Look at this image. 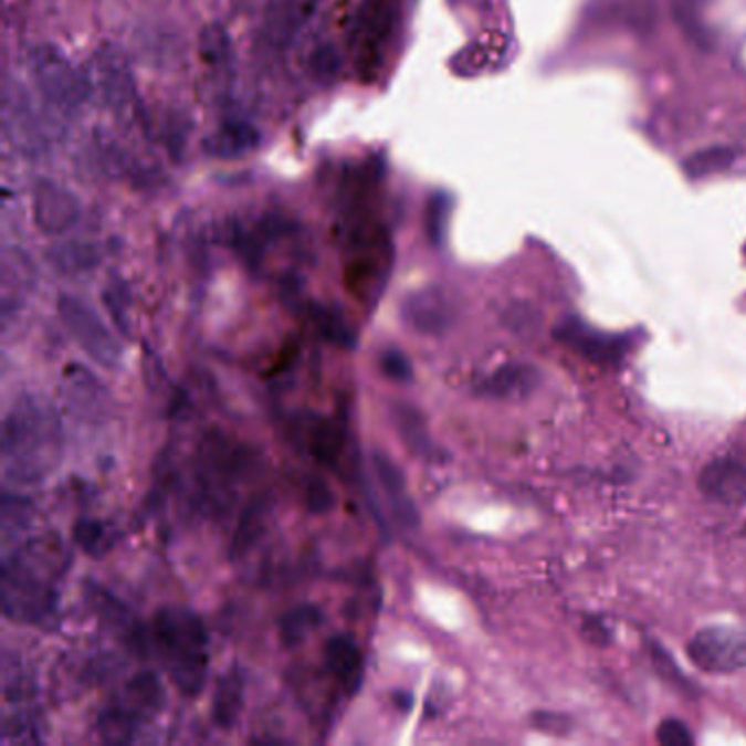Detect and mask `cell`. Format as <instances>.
Segmentation results:
<instances>
[{
    "label": "cell",
    "mask_w": 746,
    "mask_h": 746,
    "mask_svg": "<svg viewBox=\"0 0 746 746\" xmlns=\"http://www.w3.org/2000/svg\"><path fill=\"white\" fill-rule=\"evenodd\" d=\"M71 551L57 534L38 536L4 554L0 571L2 613L22 624H46L57 613V580Z\"/></svg>",
    "instance_id": "cell-1"
},
{
    "label": "cell",
    "mask_w": 746,
    "mask_h": 746,
    "mask_svg": "<svg viewBox=\"0 0 746 746\" xmlns=\"http://www.w3.org/2000/svg\"><path fill=\"white\" fill-rule=\"evenodd\" d=\"M2 477L15 486L42 484L62 460V423L40 397H20L2 421Z\"/></svg>",
    "instance_id": "cell-2"
},
{
    "label": "cell",
    "mask_w": 746,
    "mask_h": 746,
    "mask_svg": "<svg viewBox=\"0 0 746 746\" xmlns=\"http://www.w3.org/2000/svg\"><path fill=\"white\" fill-rule=\"evenodd\" d=\"M342 254L348 292L359 303L375 307L388 285L395 261L388 228L372 214L350 209L342 234Z\"/></svg>",
    "instance_id": "cell-3"
},
{
    "label": "cell",
    "mask_w": 746,
    "mask_h": 746,
    "mask_svg": "<svg viewBox=\"0 0 746 746\" xmlns=\"http://www.w3.org/2000/svg\"><path fill=\"white\" fill-rule=\"evenodd\" d=\"M154 643L171 683L198 696L209 676V635L202 620L185 607H165L154 618Z\"/></svg>",
    "instance_id": "cell-4"
},
{
    "label": "cell",
    "mask_w": 746,
    "mask_h": 746,
    "mask_svg": "<svg viewBox=\"0 0 746 746\" xmlns=\"http://www.w3.org/2000/svg\"><path fill=\"white\" fill-rule=\"evenodd\" d=\"M397 22L399 0H364L355 9L348 29V49L353 66L364 82H372L379 75Z\"/></svg>",
    "instance_id": "cell-5"
},
{
    "label": "cell",
    "mask_w": 746,
    "mask_h": 746,
    "mask_svg": "<svg viewBox=\"0 0 746 746\" xmlns=\"http://www.w3.org/2000/svg\"><path fill=\"white\" fill-rule=\"evenodd\" d=\"M29 69L40 95L60 112L73 114L86 104L91 84L57 46H35L29 55Z\"/></svg>",
    "instance_id": "cell-6"
},
{
    "label": "cell",
    "mask_w": 746,
    "mask_h": 746,
    "mask_svg": "<svg viewBox=\"0 0 746 746\" xmlns=\"http://www.w3.org/2000/svg\"><path fill=\"white\" fill-rule=\"evenodd\" d=\"M57 309L73 339L93 361L112 370L118 368L123 355L118 339L109 333L106 322L102 321V316L91 305H86L77 296L64 294L60 296Z\"/></svg>",
    "instance_id": "cell-7"
},
{
    "label": "cell",
    "mask_w": 746,
    "mask_h": 746,
    "mask_svg": "<svg viewBox=\"0 0 746 746\" xmlns=\"http://www.w3.org/2000/svg\"><path fill=\"white\" fill-rule=\"evenodd\" d=\"M97 86L102 88L104 102L120 120H140L143 102L136 91V82L127 57L114 44H106L95 53L93 62Z\"/></svg>",
    "instance_id": "cell-8"
},
{
    "label": "cell",
    "mask_w": 746,
    "mask_h": 746,
    "mask_svg": "<svg viewBox=\"0 0 746 746\" xmlns=\"http://www.w3.org/2000/svg\"><path fill=\"white\" fill-rule=\"evenodd\" d=\"M696 668L712 674H729L746 668V633L734 629H705L687 643Z\"/></svg>",
    "instance_id": "cell-9"
},
{
    "label": "cell",
    "mask_w": 746,
    "mask_h": 746,
    "mask_svg": "<svg viewBox=\"0 0 746 746\" xmlns=\"http://www.w3.org/2000/svg\"><path fill=\"white\" fill-rule=\"evenodd\" d=\"M556 339H560L565 346L574 348L578 355H582L591 364L600 366H620L631 350V339L624 335H611L591 328L578 318L560 322L554 330Z\"/></svg>",
    "instance_id": "cell-10"
},
{
    "label": "cell",
    "mask_w": 746,
    "mask_h": 746,
    "mask_svg": "<svg viewBox=\"0 0 746 746\" xmlns=\"http://www.w3.org/2000/svg\"><path fill=\"white\" fill-rule=\"evenodd\" d=\"M82 214V204L75 193L64 189L57 182L42 180L33 189V217L38 228L49 234L57 237L71 230Z\"/></svg>",
    "instance_id": "cell-11"
},
{
    "label": "cell",
    "mask_w": 746,
    "mask_h": 746,
    "mask_svg": "<svg viewBox=\"0 0 746 746\" xmlns=\"http://www.w3.org/2000/svg\"><path fill=\"white\" fill-rule=\"evenodd\" d=\"M401 321L421 335H442L455 321V309L442 290L427 287L406 296Z\"/></svg>",
    "instance_id": "cell-12"
},
{
    "label": "cell",
    "mask_w": 746,
    "mask_h": 746,
    "mask_svg": "<svg viewBox=\"0 0 746 746\" xmlns=\"http://www.w3.org/2000/svg\"><path fill=\"white\" fill-rule=\"evenodd\" d=\"M372 469L375 477L379 482V488L386 497V504L392 513V517L403 526V528H417L421 524L419 508L410 495L408 482L399 464L383 451L375 449L372 451Z\"/></svg>",
    "instance_id": "cell-13"
},
{
    "label": "cell",
    "mask_w": 746,
    "mask_h": 746,
    "mask_svg": "<svg viewBox=\"0 0 746 746\" xmlns=\"http://www.w3.org/2000/svg\"><path fill=\"white\" fill-rule=\"evenodd\" d=\"M698 491L705 500L723 506L746 502V464L736 458H718L705 464L698 475Z\"/></svg>",
    "instance_id": "cell-14"
},
{
    "label": "cell",
    "mask_w": 746,
    "mask_h": 746,
    "mask_svg": "<svg viewBox=\"0 0 746 746\" xmlns=\"http://www.w3.org/2000/svg\"><path fill=\"white\" fill-rule=\"evenodd\" d=\"M321 0H272L263 22V38L274 49H285L305 29Z\"/></svg>",
    "instance_id": "cell-15"
},
{
    "label": "cell",
    "mask_w": 746,
    "mask_h": 746,
    "mask_svg": "<svg viewBox=\"0 0 746 746\" xmlns=\"http://www.w3.org/2000/svg\"><path fill=\"white\" fill-rule=\"evenodd\" d=\"M324 665L346 696H355L364 683V654L348 635H335L324 645Z\"/></svg>",
    "instance_id": "cell-16"
},
{
    "label": "cell",
    "mask_w": 746,
    "mask_h": 746,
    "mask_svg": "<svg viewBox=\"0 0 746 746\" xmlns=\"http://www.w3.org/2000/svg\"><path fill=\"white\" fill-rule=\"evenodd\" d=\"M4 127L15 149L24 154L35 156L46 147V134L42 129V123L38 114H33V109L29 107V102L24 99L22 93L7 91Z\"/></svg>",
    "instance_id": "cell-17"
},
{
    "label": "cell",
    "mask_w": 746,
    "mask_h": 746,
    "mask_svg": "<svg viewBox=\"0 0 746 746\" xmlns=\"http://www.w3.org/2000/svg\"><path fill=\"white\" fill-rule=\"evenodd\" d=\"M261 145L259 129L245 118H228L204 140V151L219 160H234Z\"/></svg>",
    "instance_id": "cell-18"
},
{
    "label": "cell",
    "mask_w": 746,
    "mask_h": 746,
    "mask_svg": "<svg viewBox=\"0 0 746 746\" xmlns=\"http://www.w3.org/2000/svg\"><path fill=\"white\" fill-rule=\"evenodd\" d=\"M305 444L316 462H321L326 469H337L344 455L346 435L344 429L330 419L312 417L307 425L303 427Z\"/></svg>",
    "instance_id": "cell-19"
},
{
    "label": "cell",
    "mask_w": 746,
    "mask_h": 746,
    "mask_svg": "<svg viewBox=\"0 0 746 746\" xmlns=\"http://www.w3.org/2000/svg\"><path fill=\"white\" fill-rule=\"evenodd\" d=\"M390 417H392V425L397 429L401 442L408 446L410 453H414L421 460H438V446L433 444L429 429H427L425 417L408 406V403H395L390 408Z\"/></svg>",
    "instance_id": "cell-20"
},
{
    "label": "cell",
    "mask_w": 746,
    "mask_h": 746,
    "mask_svg": "<svg viewBox=\"0 0 746 746\" xmlns=\"http://www.w3.org/2000/svg\"><path fill=\"white\" fill-rule=\"evenodd\" d=\"M35 272L27 254L20 250H7L2 259V316L9 321V314L18 309V303L33 290Z\"/></svg>",
    "instance_id": "cell-21"
},
{
    "label": "cell",
    "mask_w": 746,
    "mask_h": 746,
    "mask_svg": "<svg viewBox=\"0 0 746 746\" xmlns=\"http://www.w3.org/2000/svg\"><path fill=\"white\" fill-rule=\"evenodd\" d=\"M538 381V372L528 364H506L491 372L482 383L480 392L493 399H508V397H524L530 395Z\"/></svg>",
    "instance_id": "cell-22"
},
{
    "label": "cell",
    "mask_w": 746,
    "mask_h": 746,
    "mask_svg": "<svg viewBox=\"0 0 746 746\" xmlns=\"http://www.w3.org/2000/svg\"><path fill=\"white\" fill-rule=\"evenodd\" d=\"M123 703L138 721L156 716L165 707V690L154 672H140L125 683Z\"/></svg>",
    "instance_id": "cell-23"
},
{
    "label": "cell",
    "mask_w": 746,
    "mask_h": 746,
    "mask_svg": "<svg viewBox=\"0 0 746 746\" xmlns=\"http://www.w3.org/2000/svg\"><path fill=\"white\" fill-rule=\"evenodd\" d=\"M245 681L241 670L234 665L223 672L213 694V721L219 729H232L243 710Z\"/></svg>",
    "instance_id": "cell-24"
},
{
    "label": "cell",
    "mask_w": 746,
    "mask_h": 746,
    "mask_svg": "<svg viewBox=\"0 0 746 746\" xmlns=\"http://www.w3.org/2000/svg\"><path fill=\"white\" fill-rule=\"evenodd\" d=\"M86 598L91 600L95 613L102 618V622H106L107 627L118 633L120 638L129 643L140 635L138 624L134 622L132 613L107 591L104 587L97 585H86Z\"/></svg>",
    "instance_id": "cell-25"
},
{
    "label": "cell",
    "mask_w": 746,
    "mask_h": 746,
    "mask_svg": "<svg viewBox=\"0 0 746 746\" xmlns=\"http://www.w3.org/2000/svg\"><path fill=\"white\" fill-rule=\"evenodd\" d=\"M66 383L71 403L84 417L99 414L106 408V388L97 381L95 375L84 370L82 366H71L66 370Z\"/></svg>",
    "instance_id": "cell-26"
},
{
    "label": "cell",
    "mask_w": 746,
    "mask_h": 746,
    "mask_svg": "<svg viewBox=\"0 0 746 746\" xmlns=\"http://www.w3.org/2000/svg\"><path fill=\"white\" fill-rule=\"evenodd\" d=\"M322 609L318 605H298L290 609L281 622H279V633L285 645H296L307 640L314 631L321 629Z\"/></svg>",
    "instance_id": "cell-27"
},
{
    "label": "cell",
    "mask_w": 746,
    "mask_h": 746,
    "mask_svg": "<svg viewBox=\"0 0 746 746\" xmlns=\"http://www.w3.org/2000/svg\"><path fill=\"white\" fill-rule=\"evenodd\" d=\"M200 55L214 75H228L232 69L230 35L221 24H211L200 35Z\"/></svg>",
    "instance_id": "cell-28"
},
{
    "label": "cell",
    "mask_w": 746,
    "mask_h": 746,
    "mask_svg": "<svg viewBox=\"0 0 746 746\" xmlns=\"http://www.w3.org/2000/svg\"><path fill=\"white\" fill-rule=\"evenodd\" d=\"M309 314H312V321H314L316 330L321 333L326 342H330L335 346H342V348H353L355 346L357 335L353 330V324L348 322V318L339 309L314 305L309 309Z\"/></svg>",
    "instance_id": "cell-29"
},
{
    "label": "cell",
    "mask_w": 746,
    "mask_h": 746,
    "mask_svg": "<svg viewBox=\"0 0 746 746\" xmlns=\"http://www.w3.org/2000/svg\"><path fill=\"white\" fill-rule=\"evenodd\" d=\"M267 513H270V502L265 497H256L248 504V508H245V513L239 522V528L234 533V540H232V554L234 556L245 554L259 540V536L263 534V528H265Z\"/></svg>",
    "instance_id": "cell-30"
},
{
    "label": "cell",
    "mask_w": 746,
    "mask_h": 746,
    "mask_svg": "<svg viewBox=\"0 0 746 746\" xmlns=\"http://www.w3.org/2000/svg\"><path fill=\"white\" fill-rule=\"evenodd\" d=\"M734 162H736V151L732 147L716 145V147H707V149H701L687 156L683 162V169L690 178H705V176H714V174L729 169Z\"/></svg>",
    "instance_id": "cell-31"
},
{
    "label": "cell",
    "mask_w": 746,
    "mask_h": 746,
    "mask_svg": "<svg viewBox=\"0 0 746 746\" xmlns=\"http://www.w3.org/2000/svg\"><path fill=\"white\" fill-rule=\"evenodd\" d=\"M53 265L64 274L88 272L99 263V254L88 243H64L51 252Z\"/></svg>",
    "instance_id": "cell-32"
},
{
    "label": "cell",
    "mask_w": 746,
    "mask_h": 746,
    "mask_svg": "<svg viewBox=\"0 0 746 746\" xmlns=\"http://www.w3.org/2000/svg\"><path fill=\"white\" fill-rule=\"evenodd\" d=\"M451 209H453V200L449 193L438 191L429 198L425 207V234L427 241L433 248H442L444 239H446V228H449V217H451Z\"/></svg>",
    "instance_id": "cell-33"
},
{
    "label": "cell",
    "mask_w": 746,
    "mask_h": 746,
    "mask_svg": "<svg viewBox=\"0 0 746 746\" xmlns=\"http://www.w3.org/2000/svg\"><path fill=\"white\" fill-rule=\"evenodd\" d=\"M73 540L91 556H102L112 549L114 533L104 522L97 519H80L73 526Z\"/></svg>",
    "instance_id": "cell-34"
},
{
    "label": "cell",
    "mask_w": 746,
    "mask_h": 746,
    "mask_svg": "<svg viewBox=\"0 0 746 746\" xmlns=\"http://www.w3.org/2000/svg\"><path fill=\"white\" fill-rule=\"evenodd\" d=\"M33 506L29 500L4 495L2 497V540L9 545L18 534L24 533L31 526Z\"/></svg>",
    "instance_id": "cell-35"
},
{
    "label": "cell",
    "mask_w": 746,
    "mask_h": 746,
    "mask_svg": "<svg viewBox=\"0 0 746 746\" xmlns=\"http://www.w3.org/2000/svg\"><path fill=\"white\" fill-rule=\"evenodd\" d=\"M672 15L681 31L701 49H710L707 29L701 20L698 0H672Z\"/></svg>",
    "instance_id": "cell-36"
},
{
    "label": "cell",
    "mask_w": 746,
    "mask_h": 746,
    "mask_svg": "<svg viewBox=\"0 0 746 746\" xmlns=\"http://www.w3.org/2000/svg\"><path fill=\"white\" fill-rule=\"evenodd\" d=\"M339 69H342V57L333 44H322L314 51L309 71L321 84L335 82L339 75Z\"/></svg>",
    "instance_id": "cell-37"
},
{
    "label": "cell",
    "mask_w": 746,
    "mask_h": 746,
    "mask_svg": "<svg viewBox=\"0 0 746 746\" xmlns=\"http://www.w3.org/2000/svg\"><path fill=\"white\" fill-rule=\"evenodd\" d=\"M104 303H106L107 312L112 316V321L116 322V326L120 330H129V321H127V314H129V296H127V290L120 281H112L104 290Z\"/></svg>",
    "instance_id": "cell-38"
},
{
    "label": "cell",
    "mask_w": 746,
    "mask_h": 746,
    "mask_svg": "<svg viewBox=\"0 0 746 746\" xmlns=\"http://www.w3.org/2000/svg\"><path fill=\"white\" fill-rule=\"evenodd\" d=\"M652 661H654V668L659 670V674L676 690L685 692V694H694V685L685 679V674L679 670V665L670 659V654H665V650L661 645H652Z\"/></svg>",
    "instance_id": "cell-39"
},
{
    "label": "cell",
    "mask_w": 746,
    "mask_h": 746,
    "mask_svg": "<svg viewBox=\"0 0 746 746\" xmlns=\"http://www.w3.org/2000/svg\"><path fill=\"white\" fill-rule=\"evenodd\" d=\"M381 370L388 379L399 381V383H410L412 377H414V370H412V364H410L408 355L397 350V348H390L381 355Z\"/></svg>",
    "instance_id": "cell-40"
},
{
    "label": "cell",
    "mask_w": 746,
    "mask_h": 746,
    "mask_svg": "<svg viewBox=\"0 0 746 746\" xmlns=\"http://www.w3.org/2000/svg\"><path fill=\"white\" fill-rule=\"evenodd\" d=\"M305 502H307V508L314 513V515H326L333 511L335 506V495L333 491L328 488V484L321 480V477H312L307 482V491H305Z\"/></svg>",
    "instance_id": "cell-41"
},
{
    "label": "cell",
    "mask_w": 746,
    "mask_h": 746,
    "mask_svg": "<svg viewBox=\"0 0 746 746\" xmlns=\"http://www.w3.org/2000/svg\"><path fill=\"white\" fill-rule=\"evenodd\" d=\"M656 740L661 746H692L694 745V736L690 734L687 725L676 721V718H668L659 725L656 729Z\"/></svg>",
    "instance_id": "cell-42"
},
{
    "label": "cell",
    "mask_w": 746,
    "mask_h": 746,
    "mask_svg": "<svg viewBox=\"0 0 746 746\" xmlns=\"http://www.w3.org/2000/svg\"><path fill=\"white\" fill-rule=\"evenodd\" d=\"M504 321L508 324V328H513L515 333H526V330H534L536 324H538V316H536V309L530 307V305H524V303H517L513 305Z\"/></svg>",
    "instance_id": "cell-43"
},
{
    "label": "cell",
    "mask_w": 746,
    "mask_h": 746,
    "mask_svg": "<svg viewBox=\"0 0 746 746\" xmlns=\"http://www.w3.org/2000/svg\"><path fill=\"white\" fill-rule=\"evenodd\" d=\"M4 743H38V729L31 721L13 718L4 721Z\"/></svg>",
    "instance_id": "cell-44"
},
{
    "label": "cell",
    "mask_w": 746,
    "mask_h": 746,
    "mask_svg": "<svg viewBox=\"0 0 746 746\" xmlns=\"http://www.w3.org/2000/svg\"><path fill=\"white\" fill-rule=\"evenodd\" d=\"M533 725L543 732V734H551V736H565L569 734V721L560 714H549V712H538L533 716Z\"/></svg>",
    "instance_id": "cell-45"
}]
</instances>
